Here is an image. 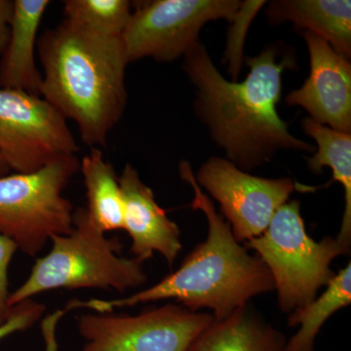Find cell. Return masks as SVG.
<instances>
[{
	"instance_id": "6da1fadb",
	"label": "cell",
	"mask_w": 351,
	"mask_h": 351,
	"mask_svg": "<svg viewBox=\"0 0 351 351\" xmlns=\"http://www.w3.org/2000/svg\"><path fill=\"white\" fill-rule=\"evenodd\" d=\"M276 55L269 47L248 58L250 73L242 82L226 80L199 41L184 56V71L196 89V114L228 160L243 171L269 162L283 149H316L295 138L277 112L281 75L292 64L289 58L277 63Z\"/></svg>"
},
{
	"instance_id": "7a4b0ae2",
	"label": "cell",
	"mask_w": 351,
	"mask_h": 351,
	"mask_svg": "<svg viewBox=\"0 0 351 351\" xmlns=\"http://www.w3.org/2000/svg\"><path fill=\"white\" fill-rule=\"evenodd\" d=\"M180 174L195 191L191 206L206 217V240L195 247L179 269L154 286L119 299L73 300L52 313L53 320L59 322L64 314L78 308L108 313L147 302L176 300L195 313L212 309L215 320L221 321L246 306L254 297L274 290L269 270L258 256L250 255L235 239L230 226L201 191L186 161H182Z\"/></svg>"
},
{
	"instance_id": "3957f363",
	"label": "cell",
	"mask_w": 351,
	"mask_h": 351,
	"mask_svg": "<svg viewBox=\"0 0 351 351\" xmlns=\"http://www.w3.org/2000/svg\"><path fill=\"white\" fill-rule=\"evenodd\" d=\"M38 53L43 68L40 96L75 122L87 147H106L127 106L129 63L121 39L64 19L43 32Z\"/></svg>"
},
{
	"instance_id": "277c9868",
	"label": "cell",
	"mask_w": 351,
	"mask_h": 351,
	"mask_svg": "<svg viewBox=\"0 0 351 351\" xmlns=\"http://www.w3.org/2000/svg\"><path fill=\"white\" fill-rule=\"evenodd\" d=\"M105 234L92 223L85 207L76 208L73 230L51 239L49 253L36 260L25 282L10 293L9 306L56 289L125 293L147 283L143 263L121 257V243Z\"/></svg>"
},
{
	"instance_id": "5b68a950",
	"label": "cell",
	"mask_w": 351,
	"mask_h": 351,
	"mask_svg": "<svg viewBox=\"0 0 351 351\" xmlns=\"http://www.w3.org/2000/svg\"><path fill=\"white\" fill-rule=\"evenodd\" d=\"M247 246L269 270L279 307L286 313L313 302L336 274L332 261L350 253L337 239H311L297 200L279 207L265 232L249 240Z\"/></svg>"
},
{
	"instance_id": "8992f818",
	"label": "cell",
	"mask_w": 351,
	"mask_h": 351,
	"mask_svg": "<svg viewBox=\"0 0 351 351\" xmlns=\"http://www.w3.org/2000/svg\"><path fill=\"white\" fill-rule=\"evenodd\" d=\"M76 156L53 161L29 174L0 177V235L36 257L56 235L68 234L75 208L64 189L80 171Z\"/></svg>"
},
{
	"instance_id": "52a82bcc",
	"label": "cell",
	"mask_w": 351,
	"mask_h": 351,
	"mask_svg": "<svg viewBox=\"0 0 351 351\" xmlns=\"http://www.w3.org/2000/svg\"><path fill=\"white\" fill-rule=\"evenodd\" d=\"M243 2L237 0H154L141 2L122 32L128 63L152 58L171 62L184 56L198 43L211 21L232 22Z\"/></svg>"
},
{
	"instance_id": "ba28073f",
	"label": "cell",
	"mask_w": 351,
	"mask_h": 351,
	"mask_svg": "<svg viewBox=\"0 0 351 351\" xmlns=\"http://www.w3.org/2000/svg\"><path fill=\"white\" fill-rule=\"evenodd\" d=\"M214 321L212 314L168 304L137 315L82 314L76 326L82 351H189Z\"/></svg>"
},
{
	"instance_id": "9c48e42d",
	"label": "cell",
	"mask_w": 351,
	"mask_h": 351,
	"mask_svg": "<svg viewBox=\"0 0 351 351\" xmlns=\"http://www.w3.org/2000/svg\"><path fill=\"white\" fill-rule=\"evenodd\" d=\"M77 152L66 119L43 97L0 88V156L10 171L29 174Z\"/></svg>"
},
{
	"instance_id": "30bf717a",
	"label": "cell",
	"mask_w": 351,
	"mask_h": 351,
	"mask_svg": "<svg viewBox=\"0 0 351 351\" xmlns=\"http://www.w3.org/2000/svg\"><path fill=\"white\" fill-rule=\"evenodd\" d=\"M198 186L218 201L239 242L260 237L274 213L295 191L289 178L265 179L252 176L228 159L212 157L201 165L195 177Z\"/></svg>"
},
{
	"instance_id": "8fae6325",
	"label": "cell",
	"mask_w": 351,
	"mask_h": 351,
	"mask_svg": "<svg viewBox=\"0 0 351 351\" xmlns=\"http://www.w3.org/2000/svg\"><path fill=\"white\" fill-rule=\"evenodd\" d=\"M311 75L300 89L286 97L288 106H299L317 123L334 130L351 132V64L324 39L304 32Z\"/></svg>"
},
{
	"instance_id": "7c38bea8",
	"label": "cell",
	"mask_w": 351,
	"mask_h": 351,
	"mask_svg": "<svg viewBox=\"0 0 351 351\" xmlns=\"http://www.w3.org/2000/svg\"><path fill=\"white\" fill-rule=\"evenodd\" d=\"M119 182L123 200V230L130 237L133 258L143 263L156 252L172 267L182 248L179 226L157 204L154 191L131 164H126Z\"/></svg>"
},
{
	"instance_id": "4fadbf2b",
	"label": "cell",
	"mask_w": 351,
	"mask_h": 351,
	"mask_svg": "<svg viewBox=\"0 0 351 351\" xmlns=\"http://www.w3.org/2000/svg\"><path fill=\"white\" fill-rule=\"evenodd\" d=\"M50 3L48 0H14L10 34L0 64V88L40 96L43 75L34 52L39 25Z\"/></svg>"
},
{
	"instance_id": "5bb4252c",
	"label": "cell",
	"mask_w": 351,
	"mask_h": 351,
	"mask_svg": "<svg viewBox=\"0 0 351 351\" xmlns=\"http://www.w3.org/2000/svg\"><path fill=\"white\" fill-rule=\"evenodd\" d=\"M276 23L292 22L326 40L341 56H351L350 0H278L267 5Z\"/></svg>"
},
{
	"instance_id": "9a60e30c",
	"label": "cell",
	"mask_w": 351,
	"mask_h": 351,
	"mask_svg": "<svg viewBox=\"0 0 351 351\" xmlns=\"http://www.w3.org/2000/svg\"><path fill=\"white\" fill-rule=\"evenodd\" d=\"M286 343L282 332L246 306L226 319L215 320L189 351H286Z\"/></svg>"
},
{
	"instance_id": "2e32d148",
	"label": "cell",
	"mask_w": 351,
	"mask_h": 351,
	"mask_svg": "<svg viewBox=\"0 0 351 351\" xmlns=\"http://www.w3.org/2000/svg\"><path fill=\"white\" fill-rule=\"evenodd\" d=\"M80 171L86 189L88 216L104 233L123 230V200L112 164L106 160L101 149L80 161Z\"/></svg>"
},
{
	"instance_id": "e0dca14e",
	"label": "cell",
	"mask_w": 351,
	"mask_h": 351,
	"mask_svg": "<svg viewBox=\"0 0 351 351\" xmlns=\"http://www.w3.org/2000/svg\"><path fill=\"white\" fill-rule=\"evenodd\" d=\"M302 128L314 138L317 147L307 159V168L320 174L327 166L332 171V181H338L345 189V213L337 240L350 250L351 243V135L317 123L311 119L302 121Z\"/></svg>"
},
{
	"instance_id": "ac0fdd59",
	"label": "cell",
	"mask_w": 351,
	"mask_h": 351,
	"mask_svg": "<svg viewBox=\"0 0 351 351\" xmlns=\"http://www.w3.org/2000/svg\"><path fill=\"white\" fill-rule=\"evenodd\" d=\"M351 302V263L335 274L320 297L290 313L289 327L300 326L287 343L286 351H314V343L323 324Z\"/></svg>"
},
{
	"instance_id": "d6986e66",
	"label": "cell",
	"mask_w": 351,
	"mask_h": 351,
	"mask_svg": "<svg viewBox=\"0 0 351 351\" xmlns=\"http://www.w3.org/2000/svg\"><path fill=\"white\" fill-rule=\"evenodd\" d=\"M128 0H66L64 19L101 36L120 38L131 16Z\"/></svg>"
},
{
	"instance_id": "ffe728a7",
	"label": "cell",
	"mask_w": 351,
	"mask_h": 351,
	"mask_svg": "<svg viewBox=\"0 0 351 351\" xmlns=\"http://www.w3.org/2000/svg\"><path fill=\"white\" fill-rule=\"evenodd\" d=\"M46 307L32 300L12 306L8 319L0 325V341L18 332H24L34 326L43 317Z\"/></svg>"
},
{
	"instance_id": "44dd1931",
	"label": "cell",
	"mask_w": 351,
	"mask_h": 351,
	"mask_svg": "<svg viewBox=\"0 0 351 351\" xmlns=\"http://www.w3.org/2000/svg\"><path fill=\"white\" fill-rule=\"evenodd\" d=\"M17 250L18 247L13 241L0 235V325L8 319L12 311L8 302L10 297L8 271Z\"/></svg>"
},
{
	"instance_id": "7402d4cb",
	"label": "cell",
	"mask_w": 351,
	"mask_h": 351,
	"mask_svg": "<svg viewBox=\"0 0 351 351\" xmlns=\"http://www.w3.org/2000/svg\"><path fill=\"white\" fill-rule=\"evenodd\" d=\"M14 0H0V53L5 50L10 34Z\"/></svg>"
},
{
	"instance_id": "603a6c76",
	"label": "cell",
	"mask_w": 351,
	"mask_h": 351,
	"mask_svg": "<svg viewBox=\"0 0 351 351\" xmlns=\"http://www.w3.org/2000/svg\"><path fill=\"white\" fill-rule=\"evenodd\" d=\"M9 172H10V169L7 167L5 162H4L3 158L0 156V177L1 176L8 175Z\"/></svg>"
}]
</instances>
